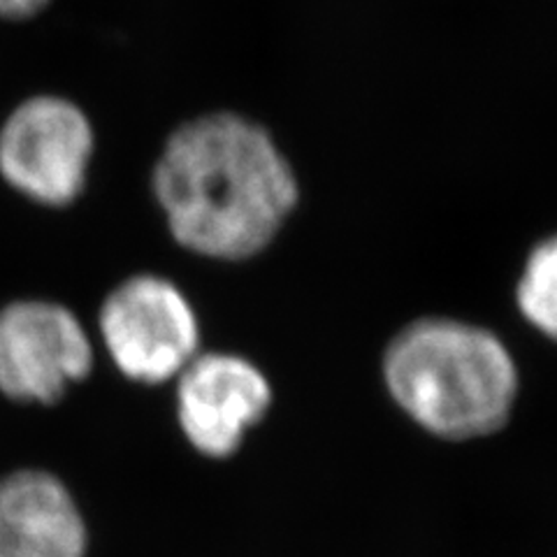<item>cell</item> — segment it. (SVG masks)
<instances>
[{
    "label": "cell",
    "instance_id": "3957f363",
    "mask_svg": "<svg viewBox=\"0 0 557 557\" xmlns=\"http://www.w3.org/2000/svg\"><path fill=\"white\" fill-rule=\"evenodd\" d=\"M98 321L119 372L147 386L177 379L200 354L194 305L159 274H135L121 282L104 298Z\"/></svg>",
    "mask_w": 557,
    "mask_h": 557
},
{
    "label": "cell",
    "instance_id": "6da1fadb",
    "mask_svg": "<svg viewBox=\"0 0 557 557\" xmlns=\"http://www.w3.org/2000/svg\"><path fill=\"white\" fill-rule=\"evenodd\" d=\"M151 190L174 242L221 263L272 247L300 202L298 174L272 133L223 110L172 131Z\"/></svg>",
    "mask_w": 557,
    "mask_h": 557
},
{
    "label": "cell",
    "instance_id": "7a4b0ae2",
    "mask_svg": "<svg viewBox=\"0 0 557 557\" xmlns=\"http://www.w3.org/2000/svg\"><path fill=\"white\" fill-rule=\"evenodd\" d=\"M381 379L413 425L446 442L504 430L520 393L518 364L493 330L453 317H421L391 337Z\"/></svg>",
    "mask_w": 557,
    "mask_h": 557
},
{
    "label": "cell",
    "instance_id": "5b68a950",
    "mask_svg": "<svg viewBox=\"0 0 557 557\" xmlns=\"http://www.w3.org/2000/svg\"><path fill=\"white\" fill-rule=\"evenodd\" d=\"M91 364V339L70 309L47 300L0 309V393L14 403L54 405Z\"/></svg>",
    "mask_w": 557,
    "mask_h": 557
},
{
    "label": "cell",
    "instance_id": "8992f818",
    "mask_svg": "<svg viewBox=\"0 0 557 557\" xmlns=\"http://www.w3.org/2000/svg\"><path fill=\"white\" fill-rule=\"evenodd\" d=\"M272 383L249 358L198 354L177 376V421L200 456L225 460L272 409Z\"/></svg>",
    "mask_w": 557,
    "mask_h": 557
},
{
    "label": "cell",
    "instance_id": "ba28073f",
    "mask_svg": "<svg viewBox=\"0 0 557 557\" xmlns=\"http://www.w3.org/2000/svg\"><path fill=\"white\" fill-rule=\"evenodd\" d=\"M516 307L539 335L557 342V233L539 239L516 282Z\"/></svg>",
    "mask_w": 557,
    "mask_h": 557
},
{
    "label": "cell",
    "instance_id": "277c9868",
    "mask_svg": "<svg viewBox=\"0 0 557 557\" xmlns=\"http://www.w3.org/2000/svg\"><path fill=\"white\" fill-rule=\"evenodd\" d=\"M94 126L73 100L30 96L0 128V177L47 207L75 202L94 156Z\"/></svg>",
    "mask_w": 557,
    "mask_h": 557
},
{
    "label": "cell",
    "instance_id": "9c48e42d",
    "mask_svg": "<svg viewBox=\"0 0 557 557\" xmlns=\"http://www.w3.org/2000/svg\"><path fill=\"white\" fill-rule=\"evenodd\" d=\"M49 0H0V16L3 20H28L38 14Z\"/></svg>",
    "mask_w": 557,
    "mask_h": 557
},
{
    "label": "cell",
    "instance_id": "52a82bcc",
    "mask_svg": "<svg viewBox=\"0 0 557 557\" xmlns=\"http://www.w3.org/2000/svg\"><path fill=\"white\" fill-rule=\"evenodd\" d=\"M84 555V518L54 474L22 469L0 479V557Z\"/></svg>",
    "mask_w": 557,
    "mask_h": 557
}]
</instances>
